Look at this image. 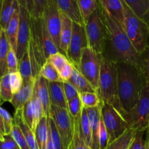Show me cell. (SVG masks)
<instances>
[{"label":"cell","instance_id":"5b68a950","mask_svg":"<svg viewBox=\"0 0 149 149\" xmlns=\"http://www.w3.org/2000/svg\"><path fill=\"white\" fill-rule=\"evenodd\" d=\"M84 27L89 47L97 53L103 55L106 47L107 31L100 2L97 10L84 23Z\"/></svg>","mask_w":149,"mask_h":149},{"label":"cell","instance_id":"ac0fdd59","mask_svg":"<svg viewBox=\"0 0 149 149\" xmlns=\"http://www.w3.org/2000/svg\"><path fill=\"white\" fill-rule=\"evenodd\" d=\"M19 21H20V6L13 14L10 22L4 29V33L7 41L10 45V47L15 51L17 50V35L19 30Z\"/></svg>","mask_w":149,"mask_h":149},{"label":"cell","instance_id":"ab89813d","mask_svg":"<svg viewBox=\"0 0 149 149\" xmlns=\"http://www.w3.org/2000/svg\"><path fill=\"white\" fill-rule=\"evenodd\" d=\"M10 74V83L12 93L13 95L18 93L23 86V80L19 71L9 73Z\"/></svg>","mask_w":149,"mask_h":149},{"label":"cell","instance_id":"3957f363","mask_svg":"<svg viewBox=\"0 0 149 149\" xmlns=\"http://www.w3.org/2000/svg\"><path fill=\"white\" fill-rule=\"evenodd\" d=\"M97 94L100 101L113 106L121 115L124 111L118 95V74L116 63L103 57Z\"/></svg>","mask_w":149,"mask_h":149},{"label":"cell","instance_id":"681fc988","mask_svg":"<svg viewBox=\"0 0 149 149\" xmlns=\"http://www.w3.org/2000/svg\"><path fill=\"white\" fill-rule=\"evenodd\" d=\"M0 149H20L11 135L4 136V141H0Z\"/></svg>","mask_w":149,"mask_h":149},{"label":"cell","instance_id":"f1b7e54d","mask_svg":"<svg viewBox=\"0 0 149 149\" xmlns=\"http://www.w3.org/2000/svg\"><path fill=\"white\" fill-rule=\"evenodd\" d=\"M10 49V45L7 41L4 30L2 39H1V47H0V78L9 73L8 68H7V58Z\"/></svg>","mask_w":149,"mask_h":149},{"label":"cell","instance_id":"ffe728a7","mask_svg":"<svg viewBox=\"0 0 149 149\" xmlns=\"http://www.w3.org/2000/svg\"><path fill=\"white\" fill-rule=\"evenodd\" d=\"M34 84L35 81L23 84L21 90L13 95L11 104L15 108V111L23 109L25 104L31 98L34 90Z\"/></svg>","mask_w":149,"mask_h":149},{"label":"cell","instance_id":"30bf717a","mask_svg":"<svg viewBox=\"0 0 149 149\" xmlns=\"http://www.w3.org/2000/svg\"><path fill=\"white\" fill-rule=\"evenodd\" d=\"M89 47L88 39L84 25L73 22L72 36L67 52V58L76 68H79L83 49Z\"/></svg>","mask_w":149,"mask_h":149},{"label":"cell","instance_id":"1f68e13d","mask_svg":"<svg viewBox=\"0 0 149 149\" xmlns=\"http://www.w3.org/2000/svg\"><path fill=\"white\" fill-rule=\"evenodd\" d=\"M39 75L44 77L48 81H63L59 72L47 61L41 68Z\"/></svg>","mask_w":149,"mask_h":149},{"label":"cell","instance_id":"ba28073f","mask_svg":"<svg viewBox=\"0 0 149 149\" xmlns=\"http://www.w3.org/2000/svg\"><path fill=\"white\" fill-rule=\"evenodd\" d=\"M101 118L107 130L109 144L120 137L130 128L127 122L113 106L102 101Z\"/></svg>","mask_w":149,"mask_h":149},{"label":"cell","instance_id":"d590c367","mask_svg":"<svg viewBox=\"0 0 149 149\" xmlns=\"http://www.w3.org/2000/svg\"><path fill=\"white\" fill-rule=\"evenodd\" d=\"M10 135L13 137L14 141L18 146L19 148L20 149H30L28 143L26 141V138H25L24 135H23V132H22L21 129L20 127L17 125L16 123L13 124V128H12L11 132Z\"/></svg>","mask_w":149,"mask_h":149},{"label":"cell","instance_id":"4316f807","mask_svg":"<svg viewBox=\"0 0 149 149\" xmlns=\"http://www.w3.org/2000/svg\"><path fill=\"white\" fill-rule=\"evenodd\" d=\"M79 132L81 136L82 137L83 140L86 143L89 147H90L92 141V135H91V128H90V119H89L88 113H87V109L83 108L81 111V116L79 118Z\"/></svg>","mask_w":149,"mask_h":149},{"label":"cell","instance_id":"d6a6232c","mask_svg":"<svg viewBox=\"0 0 149 149\" xmlns=\"http://www.w3.org/2000/svg\"><path fill=\"white\" fill-rule=\"evenodd\" d=\"M31 104H32V110H33V125L32 131L33 132L36 130V128L39 124V121L41 120L42 117L45 116V112H44L43 106L41 103L40 100L37 97L36 95L35 94L33 91V95L31 97Z\"/></svg>","mask_w":149,"mask_h":149},{"label":"cell","instance_id":"d6986e66","mask_svg":"<svg viewBox=\"0 0 149 149\" xmlns=\"http://www.w3.org/2000/svg\"><path fill=\"white\" fill-rule=\"evenodd\" d=\"M23 109H18L15 111L13 120H14L15 123L17 124L21 129L30 149H39L37 143H36L35 133L31 130L30 127L26 124L23 119Z\"/></svg>","mask_w":149,"mask_h":149},{"label":"cell","instance_id":"b9f144b4","mask_svg":"<svg viewBox=\"0 0 149 149\" xmlns=\"http://www.w3.org/2000/svg\"><path fill=\"white\" fill-rule=\"evenodd\" d=\"M7 64L9 73L18 71L19 61L17 59L15 51L13 50L11 47H10V50H9L8 55H7Z\"/></svg>","mask_w":149,"mask_h":149},{"label":"cell","instance_id":"8d00e7d4","mask_svg":"<svg viewBox=\"0 0 149 149\" xmlns=\"http://www.w3.org/2000/svg\"><path fill=\"white\" fill-rule=\"evenodd\" d=\"M47 61H49L56 68L58 72H60L65 67V65L69 62V60L68 59L66 55L61 52L51 55Z\"/></svg>","mask_w":149,"mask_h":149},{"label":"cell","instance_id":"7a4b0ae2","mask_svg":"<svg viewBox=\"0 0 149 149\" xmlns=\"http://www.w3.org/2000/svg\"><path fill=\"white\" fill-rule=\"evenodd\" d=\"M116 67L118 95L124 116L138 103L146 84V79L142 71L135 65L126 63H117Z\"/></svg>","mask_w":149,"mask_h":149},{"label":"cell","instance_id":"11a10c76","mask_svg":"<svg viewBox=\"0 0 149 149\" xmlns=\"http://www.w3.org/2000/svg\"><path fill=\"white\" fill-rule=\"evenodd\" d=\"M145 144L146 148L149 149V125L148 128H147L146 130V137L145 139Z\"/></svg>","mask_w":149,"mask_h":149},{"label":"cell","instance_id":"d4e9b609","mask_svg":"<svg viewBox=\"0 0 149 149\" xmlns=\"http://www.w3.org/2000/svg\"><path fill=\"white\" fill-rule=\"evenodd\" d=\"M38 148L46 149L49 138V124L48 119L45 116L41 119L34 132Z\"/></svg>","mask_w":149,"mask_h":149},{"label":"cell","instance_id":"83f0119b","mask_svg":"<svg viewBox=\"0 0 149 149\" xmlns=\"http://www.w3.org/2000/svg\"><path fill=\"white\" fill-rule=\"evenodd\" d=\"M77 1L81 17L85 23L98 7V0H77Z\"/></svg>","mask_w":149,"mask_h":149},{"label":"cell","instance_id":"6da1fadb","mask_svg":"<svg viewBox=\"0 0 149 149\" xmlns=\"http://www.w3.org/2000/svg\"><path fill=\"white\" fill-rule=\"evenodd\" d=\"M100 4L107 31L103 56L116 63H126L141 70V54L134 47L123 26L106 11L100 3Z\"/></svg>","mask_w":149,"mask_h":149},{"label":"cell","instance_id":"7dc6e473","mask_svg":"<svg viewBox=\"0 0 149 149\" xmlns=\"http://www.w3.org/2000/svg\"><path fill=\"white\" fill-rule=\"evenodd\" d=\"M47 3V0H33V17H43L44 11Z\"/></svg>","mask_w":149,"mask_h":149},{"label":"cell","instance_id":"bcb514c9","mask_svg":"<svg viewBox=\"0 0 149 149\" xmlns=\"http://www.w3.org/2000/svg\"><path fill=\"white\" fill-rule=\"evenodd\" d=\"M99 142H100V149H106L109 144V135H108L107 130L104 125V122L100 121V133H99Z\"/></svg>","mask_w":149,"mask_h":149},{"label":"cell","instance_id":"db71d44e","mask_svg":"<svg viewBox=\"0 0 149 149\" xmlns=\"http://www.w3.org/2000/svg\"><path fill=\"white\" fill-rule=\"evenodd\" d=\"M46 149H55V148H54L53 143H52V138H51V134H50V130H49V138H48V141H47V143Z\"/></svg>","mask_w":149,"mask_h":149},{"label":"cell","instance_id":"603a6c76","mask_svg":"<svg viewBox=\"0 0 149 149\" xmlns=\"http://www.w3.org/2000/svg\"><path fill=\"white\" fill-rule=\"evenodd\" d=\"M68 82L71 83L77 89L79 94L82 93H87V92L96 93L90 83L84 78V76L75 67L74 68L72 74H71V78L68 80Z\"/></svg>","mask_w":149,"mask_h":149},{"label":"cell","instance_id":"9c48e42d","mask_svg":"<svg viewBox=\"0 0 149 149\" xmlns=\"http://www.w3.org/2000/svg\"><path fill=\"white\" fill-rule=\"evenodd\" d=\"M51 117L54 120L64 149L69 148L74 133V120L67 109L51 105Z\"/></svg>","mask_w":149,"mask_h":149},{"label":"cell","instance_id":"f35d334b","mask_svg":"<svg viewBox=\"0 0 149 149\" xmlns=\"http://www.w3.org/2000/svg\"><path fill=\"white\" fill-rule=\"evenodd\" d=\"M48 123H49V130H50L51 138H52V143H53L54 148H55V149H64L61 136L58 133V131L57 130L55 122H54V120L52 119V117L48 119Z\"/></svg>","mask_w":149,"mask_h":149},{"label":"cell","instance_id":"7bdbcfd3","mask_svg":"<svg viewBox=\"0 0 149 149\" xmlns=\"http://www.w3.org/2000/svg\"><path fill=\"white\" fill-rule=\"evenodd\" d=\"M0 115H1L3 122H4L6 135H10V132H11L12 128H13V124H14L13 118L12 117L10 113L6 109L1 107V106H0Z\"/></svg>","mask_w":149,"mask_h":149},{"label":"cell","instance_id":"680465c9","mask_svg":"<svg viewBox=\"0 0 149 149\" xmlns=\"http://www.w3.org/2000/svg\"><path fill=\"white\" fill-rule=\"evenodd\" d=\"M98 1H100V2H101V1H102V0H98Z\"/></svg>","mask_w":149,"mask_h":149},{"label":"cell","instance_id":"91938a15","mask_svg":"<svg viewBox=\"0 0 149 149\" xmlns=\"http://www.w3.org/2000/svg\"><path fill=\"white\" fill-rule=\"evenodd\" d=\"M1 101H0V106H1Z\"/></svg>","mask_w":149,"mask_h":149},{"label":"cell","instance_id":"8fae6325","mask_svg":"<svg viewBox=\"0 0 149 149\" xmlns=\"http://www.w3.org/2000/svg\"><path fill=\"white\" fill-rule=\"evenodd\" d=\"M43 17L49 35L55 45L60 49L61 31V12L55 0H47L44 11Z\"/></svg>","mask_w":149,"mask_h":149},{"label":"cell","instance_id":"52a82bcc","mask_svg":"<svg viewBox=\"0 0 149 149\" xmlns=\"http://www.w3.org/2000/svg\"><path fill=\"white\" fill-rule=\"evenodd\" d=\"M103 56L102 54L97 53L90 47L83 49L80 63L77 69L84 78L90 83L97 93L98 89L100 68Z\"/></svg>","mask_w":149,"mask_h":149},{"label":"cell","instance_id":"74e56055","mask_svg":"<svg viewBox=\"0 0 149 149\" xmlns=\"http://www.w3.org/2000/svg\"><path fill=\"white\" fill-rule=\"evenodd\" d=\"M83 108L79 95L68 102V111L74 120L81 115Z\"/></svg>","mask_w":149,"mask_h":149},{"label":"cell","instance_id":"9f6ffc18","mask_svg":"<svg viewBox=\"0 0 149 149\" xmlns=\"http://www.w3.org/2000/svg\"><path fill=\"white\" fill-rule=\"evenodd\" d=\"M143 19V20L145 21V23H146L147 26H148V31H149V10L147 11V13H146Z\"/></svg>","mask_w":149,"mask_h":149},{"label":"cell","instance_id":"5bb4252c","mask_svg":"<svg viewBox=\"0 0 149 149\" xmlns=\"http://www.w3.org/2000/svg\"><path fill=\"white\" fill-rule=\"evenodd\" d=\"M33 91L43 106L45 116L47 119L51 118V102L47 81L40 75L38 76L35 79Z\"/></svg>","mask_w":149,"mask_h":149},{"label":"cell","instance_id":"f5cc1de1","mask_svg":"<svg viewBox=\"0 0 149 149\" xmlns=\"http://www.w3.org/2000/svg\"><path fill=\"white\" fill-rule=\"evenodd\" d=\"M5 135H6L5 127H4V122H3L1 116L0 115V141H4Z\"/></svg>","mask_w":149,"mask_h":149},{"label":"cell","instance_id":"44dd1931","mask_svg":"<svg viewBox=\"0 0 149 149\" xmlns=\"http://www.w3.org/2000/svg\"><path fill=\"white\" fill-rule=\"evenodd\" d=\"M17 0H1L0 1V26L5 29L15 10L19 8Z\"/></svg>","mask_w":149,"mask_h":149},{"label":"cell","instance_id":"836d02e7","mask_svg":"<svg viewBox=\"0 0 149 149\" xmlns=\"http://www.w3.org/2000/svg\"><path fill=\"white\" fill-rule=\"evenodd\" d=\"M81 116V115H80ZM77 117L74 119V133L73 140L68 149H90V147L86 144L82 137L81 136L79 132V118Z\"/></svg>","mask_w":149,"mask_h":149},{"label":"cell","instance_id":"277c9868","mask_svg":"<svg viewBox=\"0 0 149 149\" xmlns=\"http://www.w3.org/2000/svg\"><path fill=\"white\" fill-rule=\"evenodd\" d=\"M124 7L123 28L137 52L141 54L149 46V31L146 23L122 0Z\"/></svg>","mask_w":149,"mask_h":149},{"label":"cell","instance_id":"60d3db41","mask_svg":"<svg viewBox=\"0 0 149 149\" xmlns=\"http://www.w3.org/2000/svg\"><path fill=\"white\" fill-rule=\"evenodd\" d=\"M141 70L149 83V46L141 54Z\"/></svg>","mask_w":149,"mask_h":149},{"label":"cell","instance_id":"816d5d0a","mask_svg":"<svg viewBox=\"0 0 149 149\" xmlns=\"http://www.w3.org/2000/svg\"><path fill=\"white\" fill-rule=\"evenodd\" d=\"M20 7H24L28 10L31 15H33V0H17Z\"/></svg>","mask_w":149,"mask_h":149},{"label":"cell","instance_id":"8992f818","mask_svg":"<svg viewBox=\"0 0 149 149\" xmlns=\"http://www.w3.org/2000/svg\"><path fill=\"white\" fill-rule=\"evenodd\" d=\"M123 118L129 127L138 131L146 132L149 125V83L147 82L143 90L138 103Z\"/></svg>","mask_w":149,"mask_h":149},{"label":"cell","instance_id":"f907efd6","mask_svg":"<svg viewBox=\"0 0 149 149\" xmlns=\"http://www.w3.org/2000/svg\"><path fill=\"white\" fill-rule=\"evenodd\" d=\"M74 68V65L69 61V62L65 65V67L60 71L59 74L63 81H68V80H69V79L71 78V74H72Z\"/></svg>","mask_w":149,"mask_h":149},{"label":"cell","instance_id":"4dcf8cb0","mask_svg":"<svg viewBox=\"0 0 149 149\" xmlns=\"http://www.w3.org/2000/svg\"><path fill=\"white\" fill-rule=\"evenodd\" d=\"M128 7L140 17L143 18L149 10V0H123Z\"/></svg>","mask_w":149,"mask_h":149},{"label":"cell","instance_id":"e575fe53","mask_svg":"<svg viewBox=\"0 0 149 149\" xmlns=\"http://www.w3.org/2000/svg\"><path fill=\"white\" fill-rule=\"evenodd\" d=\"M79 97L83 107L85 109L98 106L101 102L97 93H90V92L82 93H80Z\"/></svg>","mask_w":149,"mask_h":149},{"label":"cell","instance_id":"7c38bea8","mask_svg":"<svg viewBox=\"0 0 149 149\" xmlns=\"http://www.w3.org/2000/svg\"><path fill=\"white\" fill-rule=\"evenodd\" d=\"M31 31V14L24 7L20 6V21L16 50V55L19 61L28 50Z\"/></svg>","mask_w":149,"mask_h":149},{"label":"cell","instance_id":"4fadbf2b","mask_svg":"<svg viewBox=\"0 0 149 149\" xmlns=\"http://www.w3.org/2000/svg\"><path fill=\"white\" fill-rule=\"evenodd\" d=\"M86 109L88 113L90 128H91L92 141L90 148V149H100L99 133H100V125L101 121V102L98 106Z\"/></svg>","mask_w":149,"mask_h":149},{"label":"cell","instance_id":"7402d4cb","mask_svg":"<svg viewBox=\"0 0 149 149\" xmlns=\"http://www.w3.org/2000/svg\"><path fill=\"white\" fill-rule=\"evenodd\" d=\"M100 3L106 9V11L123 26L125 17L122 0H102Z\"/></svg>","mask_w":149,"mask_h":149},{"label":"cell","instance_id":"f546056e","mask_svg":"<svg viewBox=\"0 0 149 149\" xmlns=\"http://www.w3.org/2000/svg\"><path fill=\"white\" fill-rule=\"evenodd\" d=\"M14 95L12 93L10 83V74H7L0 78V101L1 104L5 102L11 103Z\"/></svg>","mask_w":149,"mask_h":149},{"label":"cell","instance_id":"94428289","mask_svg":"<svg viewBox=\"0 0 149 149\" xmlns=\"http://www.w3.org/2000/svg\"><path fill=\"white\" fill-rule=\"evenodd\" d=\"M0 1H1V0H0Z\"/></svg>","mask_w":149,"mask_h":149},{"label":"cell","instance_id":"e0dca14e","mask_svg":"<svg viewBox=\"0 0 149 149\" xmlns=\"http://www.w3.org/2000/svg\"><path fill=\"white\" fill-rule=\"evenodd\" d=\"M60 11L66 15L73 22L84 25V22L81 15L77 0H55Z\"/></svg>","mask_w":149,"mask_h":149},{"label":"cell","instance_id":"cb8c5ba5","mask_svg":"<svg viewBox=\"0 0 149 149\" xmlns=\"http://www.w3.org/2000/svg\"><path fill=\"white\" fill-rule=\"evenodd\" d=\"M138 131L129 128L120 137L108 144L106 149H129Z\"/></svg>","mask_w":149,"mask_h":149},{"label":"cell","instance_id":"9a60e30c","mask_svg":"<svg viewBox=\"0 0 149 149\" xmlns=\"http://www.w3.org/2000/svg\"><path fill=\"white\" fill-rule=\"evenodd\" d=\"M51 105L68 110V102L65 98L63 81H48Z\"/></svg>","mask_w":149,"mask_h":149},{"label":"cell","instance_id":"c3c4849f","mask_svg":"<svg viewBox=\"0 0 149 149\" xmlns=\"http://www.w3.org/2000/svg\"><path fill=\"white\" fill-rule=\"evenodd\" d=\"M144 131H139L136 133L133 142L129 149H147L146 147L145 140L143 139Z\"/></svg>","mask_w":149,"mask_h":149},{"label":"cell","instance_id":"6f0895ef","mask_svg":"<svg viewBox=\"0 0 149 149\" xmlns=\"http://www.w3.org/2000/svg\"><path fill=\"white\" fill-rule=\"evenodd\" d=\"M4 33V29L0 26V47H1V39H2V35Z\"/></svg>","mask_w":149,"mask_h":149},{"label":"cell","instance_id":"ee69618b","mask_svg":"<svg viewBox=\"0 0 149 149\" xmlns=\"http://www.w3.org/2000/svg\"><path fill=\"white\" fill-rule=\"evenodd\" d=\"M23 119L25 122H26L28 125L30 127V128L33 129V110H32V104H31V98L25 104L23 110Z\"/></svg>","mask_w":149,"mask_h":149},{"label":"cell","instance_id":"2e32d148","mask_svg":"<svg viewBox=\"0 0 149 149\" xmlns=\"http://www.w3.org/2000/svg\"><path fill=\"white\" fill-rule=\"evenodd\" d=\"M61 31L60 49L62 53L66 55L68 46H69L70 42H71V36H72L73 21L70 17H68L66 15H65L62 12H61Z\"/></svg>","mask_w":149,"mask_h":149},{"label":"cell","instance_id":"f6af8a7d","mask_svg":"<svg viewBox=\"0 0 149 149\" xmlns=\"http://www.w3.org/2000/svg\"><path fill=\"white\" fill-rule=\"evenodd\" d=\"M63 84L64 93H65V98H66L67 102H69L74 99L75 97H78L79 95V93L77 91V89L72 85L68 81H63Z\"/></svg>","mask_w":149,"mask_h":149},{"label":"cell","instance_id":"484cf974","mask_svg":"<svg viewBox=\"0 0 149 149\" xmlns=\"http://www.w3.org/2000/svg\"><path fill=\"white\" fill-rule=\"evenodd\" d=\"M18 71L23 78V84H28L35 81V79L33 77V74H32L31 64L28 50L23 55L21 60L19 61Z\"/></svg>","mask_w":149,"mask_h":149}]
</instances>
